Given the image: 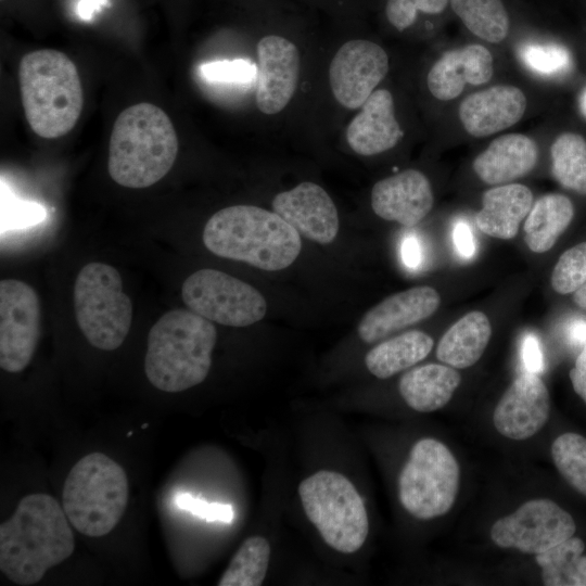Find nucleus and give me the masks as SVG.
<instances>
[{"label": "nucleus", "instance_id": "473e14b6", "mask_svg": "<svg viewBox=\"0 0 586 586\" xmlns=\"http://www.w3.org/2000/svg\"><path fill=\"white\" fill-rule=\"evenodd\" d=\"M519 59L531 72L545 77L563 75L572 67L570 51L553 42L523 43Z\"/></svg>", "mask_w": 586, "mask_h": 586}, {"label": "nucleus", "instance_id": "0eeeda50", "mask_svg": "<svg viewBox=\"0 0 586 586\" xmlns=\"http://www.w3.org/2000/svg\"><path fill=\"white\" fill-rule=\"evenodd\" d=\"M303 509L323 540L342 553H354L364 545L369 521L365 504L343 474L320 470L298 486Z\"/></svg>", "mask_w": 586, "mask_h": 586}, {"label": "nucleus", "instance_id": "a211bd4d", "mask_svg": "<svg viewBox=\"0 0 586 586\" xmlns=\"http://www.w3.org/2000/svg\"><path fill=\"white\" fill-rule=\"evenodd\" d=\"M429 179L419 170L406 169L378 181L371 190V207L388 221L411 227L421 221L433 206Z\"/></svg>", "mask_w": 586, "mask_h": 586}, {"label": "nucleus", "instance_id": "7ed1b4c3", "mask_svg": "<svg viewBox=\"0 0 586 586\" xmlns=\"http://www.w3.org/2000/svg\"><path fill=\"white\" fill-rule=\"evenodd\" d=\"M177 154V133L168 115L154 104L138 103L115 119L109 144V174L123 187L148 188L170 170Z\"/></svg>", "mask_w": 586, "mask_h": 586}, {"label": "nucleus", "instance_id": "58836bf2", "mask_svg": "<svg viewBox=\"0 0 586 586\" xmlns=\"http://www.w3.org/2000/svg\"><path fill=\"white\" fill-rule=\"evenodd\" d=\"M521 359L527 372L539 374L544 371V356L538 339L526 334L521 343Z\"/></svg>", "mask_w": 586, "mask_h": 586}, {"label": "nucleus", "instance_id": "7c9ffc66", "mask_svg": "<svg viewBox=\"0 0 586 586\" xmlns=\"http://www.w3.org/2000/svg\"><path fill=\"white\" fill-rule=\"evenodd\" d=\"M269 542L263 536L246 538L219 578L218 586H259L270 559Z\"/></svg>", "mask_w": 586, "mask_h": 586}, {"label": "nucleus", "instance_id": "f03ea898", "mask_svg": "<svg viewBox=\"0 0 586 586\" xmlns=\"http://www.w3.org/2000/svg\"><path fill=\"white\" fill-rule=\"evenodd\" d=\"M203 243L213 254L277 271L300 255V233L277 213L254 205L225 207L211 216Z\"/></svg>", "mask_w": 586, "mask_h": 586}, {"label": "nucleus", "instance_id": "423d86ee", "mask_svg": "<svg viewBox=\"0 0 586 586\" xmlns=\"http://www.w3.org/2000/svg\"><path fill=\"white\" fill-rule=\"evenodd\" d=\"M62 500L67 519L79 533L104 536L117 525L127 507V475L105 454L90 453L67 474Z\"/></svg>", "mask_w": 586, "mask_h": 586}, {"label": "nucleus", "instance_id": "393cba45", "mask_svg": "<svg viewBox=\"0 0 586 586\" xmlns=\"http://www.w3.org/2000/svg\"><path fill=\"white\" fill-rule=\"evenodd\" d=\"M492 335L487 316L473 310L457 320L441 337L436 347L440 361L456 369L473 366L482 357Z\"/></svg>", "mask_w": 586, "mask_h": 586}, {"label": "nucleus", "instance_id": "ddd939ff", "mask_svg": "<svg viewBox=\"0 0 586 586\" xmlns=\"http://www.w3.org/2000/svg\"><path fill=\"white\" fill-rule=\"evenodd\" d=\"M388 72V56L381 46L352 39L341 46L329 67L335 100L345 109L360 107Z\"/></svg>", "mask_w": 586, "mask_h": 586}, {"label": "nucleus", "instance_id": "f3484780", "mask_svg": "<svg viewBox=\"0 0 586 586\" xmlns=\"http://www.w3.org/2000/svg\"><path fill=\"white\" fill-rule=\"evenodd\" d=\"M441 296L428 285L395 293L370 308L360 319L357 332L361 341L371 344L433 315Z\"/></svg>", "mask_w": 586, "mask_h": 586}, {"label": "nucleus", "instance_id": "37998d69", "mask_svg": "<svg viewBox=\"0 0 586 586\" xmlns=\"http://www.w3.org/2000/svg\"><path fill=\"white\" fill-rule=\"evenodd\" d=\"M104 2L105 0H80L77 8L79 16L86 21L90 20Z\"/></svg>", "mask_w": 586, "mask_h": 586}, {"label": "nucleus", "instance_id": "4c0bfd02", "mask_svg": "<svg viewBox=\"0 0 586 586\" xmlns=\"http://www.w3.org/2000/svg\"><path fill=\"white\" fill-rule=\"evenodd\" d=\"M383 11L387 23L398 31L413 27L421 18L411 0H385Z\"/></svg>", "mask_w": 586, "mask_h": 586}, {"label": "nucleus", "instance_id": "f8f14e48", "mask_svg": "<svg viewBox=\"0 0 586 586\" xmlns=\"http://www.w3.org/2000/svg\"><path fill=\"white\" fill-rule=\"evenodd\" d=\"M40 335V302L35 290L16 279L0 282V367L11 373L30 362Z\"/></svg>", "mask_w": 586, "mask_h": 586}, {"label": "nucleus", "instance_id": "9d476101", "mask_svg": "<svg viewBox=\"0 0 586 586\" xmlns=\"http://www.w3.org/2000/svg\"><path fill=\"white\" fill-rule=\"evenodd\" d=\"M181 296L193 313L228 327L251 326L267 311L266 300L254 286L212 268L190 275L182 284Z\"/></svg>", "mask_w": 586, "mask_h": 586}, {"label": "nucleus", "instance_id": "b1692460", "mask_svg": "<svg viewBox=\"0 0 586 586\" xmlns=\"http://www.w3.org/2000/svg\"><path fill=\"white\" fill-rule=\"evenodd\" d=\"M461 375L448 365L428 364L404 373L398 391L416 411L432 412L443 408L460 385Z\"/></svg>", "mask_w": 586, "mask_h": 586}, {"label": "nucleus", "instance_id": "39448f33", "mask_svg": "<svg viewBox=\"0 0 586 586\" xmlns=\"http://www.w3.org/2000/svg\"><path fill=\"white\" fill-rule=\"evenodd\" d=\"M18 79L24 113L36 135L54 139L74 128L84 94L77 67L66 54L53 49L25 54Z\"/></svg>", "mask_w": 586, "mask_h": 586}, {"label": "nucleus", "instance_id": "c03bdc74", "mask_svg": "<svg viewBox=\"0 0 586 586\" xmlns=\"http://www.w3.org/2000/svg\"><path fill=\"white\" fill-rule=\"evenodd\" d=\"M571 336L577 343H586V323L583 321L574 323L571 329Z\"/></svg>", "mask_w": 586, "mask_h": 586}, {"label": "nucleus", "instance_id": "e433bc0d", "mask_svg": "<svg viewBox=\"0 0 586 586\" xmlns=\"http://www.w3.org/2000/svg\"><path fill=\"white\" fill-rule=\"evenodd\" d=\"M2 214H4L2 222L14 228L34 225L44 217V211L40 205L16 200L5 202Z\"/></svg>", "mask_w": 586, "mask_h": 586}, {"label": "nucleus", "instance_id": "c756f323", "mask_svg": "<svg viewBox=\"0 0 586 586\" xmlns=\"http://www.w3.org/2000/svg\"><path fill=\"white\" fill-rule=\"evenodd\" d=\"M551 171L565 189L586 195V140L574 132H563L550 148Z\"/></svg>", "mask_w": 586, "mask_h": 586}, {"label": "nucleus", "instance_id": "a878e982", "mask_svg": "<svg viewBox=\"0 0 586 586\" xmlns=\"http://www.w3.org/2000/svg\"><path fill=\"white\" fill-rule=\"evenodd\" d=\"M574 216L571 200L559 193L540 196L531 207L524 222V241L534 253L549 251L565 231Z\"/></svg>", "mask_w": 586, "mask_h": 586}, {"label": "nucleus", "instance_id": "6e6552de", "mask_svg": "<svg viewBox=\"0 0 586 586\" xmlns=\"http://www.w3.org/2000/svg\"><path fill=\"white\" fill-rule=\"evenodd\" d=\"M73 297L76 321L88 342L103 351L118 348L131 326L132 303L117 269L103 263L85 265Z\"/></svg>", "mask_w": 586, "mask_h": 586}, {"label": "nucleus", "instance_id": "9b49d317", "mask_svg": "<svg viewBox=\"0 0 586 586\" xmlns=\"http://www.w3.org/2000/svg\"><path fill=\"white\" fill-rule=\"evenodd\" d=\"M575 530L568 511L550 499L538 498L498 519L492 525L491 538L498 547L537 555L572 537Z\"/></svg>", "mask_w": 586, "mask_h": 586}, {"label": "nucleus", "instance_id": "a18cd8bd", "mask_svg": "<svg viewBox=\"0 0 586 586\" xmlns=\"http://www.w3.org/2000/svg\"><path fill=\"white\" fill-rule=\"evenodd\" d=\"M573 302L586 311V282H584L575 292H573Z\"/></svg>", "mask_w": 586, "mask_h": 586}, {"label": "nucleus", "instance_id": "5701e85b", "mask_svg": "<svg viewBox=\"0 0 586 586\" xmlns=\"http://www.w3.org/2000/svg\"><path fill=\"white\" fill-rule=\"evenodd\" d=\"M533 205V193L524 184L505 183L484 192L482 208L475 215L477 228L485 234L513 239Z\"/></svg>", "mask_w": 586, "mask_h": 586}, {"label": "nucleus", "instance_id": "a19ab883", "mask_svg": "<svg viewBox=\"0 0 586 586\" xmlns=\"http://www.w3.org/2000/svg\"><path fill=\"white\" fill-rule=\"evenodd\" d=\"M569 375L575 393L586 404V343L578 354L574 367L570 370Z\"/></svg>", "mask_w": 586, "mask_h": 586}, {"label": "nucleus", "instance_id": "dca6fc26", "mask_svg": "<svg viewBox=\"0 0 586 586\" xmlns=\"http://www.w3.org/2000/svg\"><path fill=\"white\" fill-rule=\"evenodd\" d=\"M272 209L303 237L332 243L339 232V215L330 195L314 182L304 181L275 195Z\"/></svg>", "mask_w": 586, "mask_h": 586}, {"label": "nucleus", "instance_id": "49530a36", "mask_svg": "<svg viewBox=\"0 0 586 586\" xmlns=\"http://www.w3.org/2000/svg\"><path fill=\"white\" fill-rule=\"evenodd\" d=\"M579 109H581L582 114L586 117V89L581 94Z\"/></svg>", "mask_w": 586, "mask_h": 586}, {"label": "nucleus", "instance_id": "f257e3e1", "mask_svg": "<svg viewBox=\"0 0 586 586\" xmlns=\"http://www.w3.org/2000/svg\"><path fill=\"white\" fill-rule=\"evenodd\" d=\"M64 509L50 495H26L0 525V570L16 585H34L75 549Z\"/></svg>", "mask_w": 586, "mask_h": 586}, {"label": "nucleus", "instance_id": "c85d7f7f", "mask_svg": "<svg viewBox=\"0 0 586 586\" xmlns=\"http://www.w3.org/2000/svg\"><path fill=\"white\" fill-rule=\"evenodd\" d=\"M584 542L570 537L550 549L535 555L547 586H586V556Z\"/></svg>", "mask_w": 586, "mask_h": 586}, {"label": "nucleus", "instance_id": "c9c22d12", "mask_svg": "<svg viewBox=\"0 0 586 586\" xmlns=\"http://www.w3.org/2000/svg\"><path fill=\"white\" fill-rule=\"evenodd\" d=\"M179 508L188 510L191 513L208 522L221 521L229 523L232 521L234 512L230 505L207 502L200 498L192 497L189 494H180L176 498Z\"/></svg>", "mask_w": 586, "mask_h": 586}, {"label": "nucleus", "instance_id": "f704fd0d", "mask_svg": "<svg viewBox=\"0 0 586 586\" xmlns=\"http://www.w3.org/2000/svg\"><path fill=\"white\" fill-rule=\"evenodd\" d=\"M202 77L212 82L245 85L257 75V66L245 59L214 61L202 64Z\"/></svg>", "mask_w": 586, "mask_h": 586}, {"label": "nucleus", "instance_id": "bb28decb", "mask_svg": "<svg viewBox=\"0 0 586 586\" xmlns=\"http://www.w3.org/2000/svg\"><path fill=\"white\" fill-rule=\"evenodd\" d=\"M433 344L429 334L411 330L371 348L365 357V364L374 377L387 379L423 360Z\"/></svg>", "mask_w": 586, "mask_h": 586}, {"label": "nucleus", "instance_id": "aec40b11", "mask_svg": "<svg viewBox=\"0 0 586 586\" xmlns=\"http://www.w3.org/2000/svg\"><path fill=\"white\" fill-rule=\"evenodd\" d=\"M346 128V140L357 154L371 156L394 148L404 136L386 89L374 90Z\"/></svg>", "mask_w": 586, "mask_h": 586}, {"label": "nucleus", "instance_id": "2eb2a0df", "mask_svg": "<svg viewBox=\"0 0 586 586\" xmlns=\"http://www.w3.org/2000/svg\"><path fill=\"white\" fill-rule=\"evenodd\" d=\"M550 413L549 392L538 374L519 375L506 390L493 412L495 429L502 436L523 441L539 432Z\"/></svg>", "mask_w": 586, "mask_h": 586}, {"label": "nucleus", "instance_id": "cd10ccee", "mask_svg": "<svg viewBox=\"0 0 586 586\" xmlns=\"http://www.w3.org/2000/svg\"><path fill=\"white\" fill-rule=\"evenodd\" d=\"M450 9L474 36L491 42L504 41L511 27L505 0H450Z\"/></svg>", "mask_w": 586, "mask_h": 586}, {"label": "nucleus", "instance_id": "20e7f679", "mask_svg": "<svg viewBox=\"0 0 586 586\" xmlns=\"http://www.w3.org/2000/svg\"><path fill=\"white\" fill-rule=\"evenodd\" d=\"M216 328L187 309L164 314L150 329L144 371L156 388L177 393L202 383L212 366Z\"/></svg>", "mask_w": 586, "mask_h": 586}, {"label": "nucleus", "instance_id": "4be33fe9", "mask_svg": "<svg viewBox=\"0 0 586 586\" xmlns=\"http://www.w3.org/2000/svg\"><path fill=\"white\" fill-rule=\"evenodd\" d=\"M536 143L521 133H508L493 140L473 161L477 177L487 184H505L527 175L536 165Z\"/></svg>", "mask_w": 586, "mask_h": 586}, {"label": "nucleus", "instance_id": "6ab92c4d", "mask_svg": "<svg viewBox=\"0 0 586 586\" xmlns=\"http://www.w3.org/2000/svg\"><path fill=\"white\" fill-rule=\"evenodd\" d=\"M525 109L526 98L521 89L497 85L467 97L459 106V118L469 135L481 138L514 125Z\"/></svg>", "mask_w": 586, "mask_h": 586}, {"label": "nucleus", "instance_id": "ea45409f", "mask_svg": "<svg viewBox=\"0 0 586 586\" xmlns=\"http://www.w3.org/2000/svg\"><path fill=\"white\" fill-rule=\"evenodd\" d=\"M453 239L458 253L464 258H471L475 254V243L470 227L464 221L455 225Z\"/></svg>", "mask_w": 586, "mask_h": 586}, {"label": "nucleus", "instance_id": "72a5a7b5", "mask_svg": "<svg viewBox=\"0 0 586 586\" xmlns=\"http://www.w3.org/2000/svg\"><path fill=\"white\" fill-rule=\"evenodd\" d=\"M586 282V241L561 254L551 273V286L559 294L575 292Z\"/></svg>", "mask_w": 586, "mask_h": 586}, {"label": "nucleus", "instance_id": "1a4fd4ad", "mask_svg": "<svg viewBox=\"0 0 586 586\" xmlns=\"http://www.w3.org/2000/svg\"><path fill=\"white\" fill-rule=\"evenodd\" d=\"M459 482V464L450 449L425 437L415 443L399 473L398 497L415 518L434 519L453 508Z\"/></svg>", "mask_w": 586, "mask_h": 586}, {"label": "nucleus", "instance_id": "412c9836", "mask_svg": "<svg viewBox=\"0 0 586 586\" xmlns=\"http://www.w3.org/2000/svg\"><path fill=\"white\" fill-rule=\"evenodd\" d=\"M493 75V55L473 43L444 52L429 71L426 82L433 97L442 101L457 98L466 84H486Z\"/></svg>", "mask_w": 586, "mask_h": 586}, {"label": "nucleus", "instance_id": "4468645a", "mask_svg": "<svg viewBox=\"0 0 586 586\" xmlns=\"http://www.w3.org/2000/svg\"><path fill=\"white\" fill-rule=\"evenodd\" d=\"M256 105L267 115L281 112L293 98L300 78V52L285 37L267 35L257 42Z\"/></svg>", "mask_w": 586, "mask_h": 586}, {"label": "nucleus", "instance_id": "79ce46f5", "mask_svg": "<svg viewBox=\"0 0 586 586\" xmlns=\"http://www.w3.org/2000/svg\"><path fill=\"white\" fill-rule=\"evenodd\" d=\"M422 257L421 246L419 241L413 235L407 237L402 243V258L404 264L409 268H417Z\"/></svg>", "mask_w": 586, "mask_h": 586}, {"label": "nucleus", "instance_id": "2f4dec72", "mask_svg": "<svg viewBox=\"0 0 586 586\" xmlns=\"http://www.w3.org/2000/svg\"><path fill=\"white\" fill-rule=\"evenodd\" d=\"M556 468L566 483L586 496V437L577 433H563L551 445Z\"/></svg>", "mask_w": 586, "mask_h": 586}]
</instances>
